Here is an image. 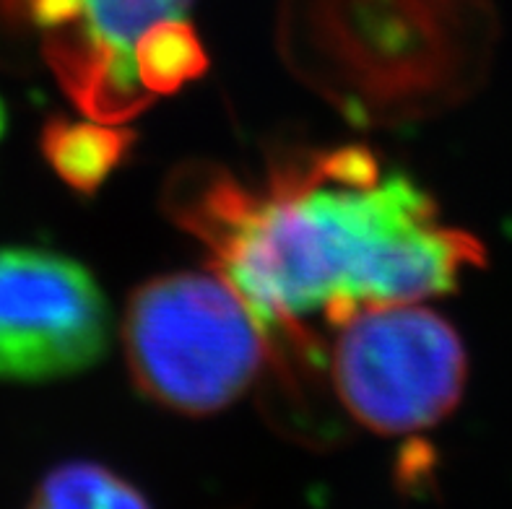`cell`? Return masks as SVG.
I'll return each instance as SVG.
<instances>
[{
    "mask_svg": "<svg viewBox=\"0 0 512 509\" xmlns=\"http://www.w3.org/2000/svg\"><path fill=\"white\" fill-rule=\"evenodd\" d=\"M167 208L214 250L263 330L297 333L318 310L341 325L370 304L442 297L484 263L479 239L442 224L409 174L385 172L357 143L289 154L260 195L206 164L185 167Z\"/></svg>",
    "mask_w": 512,
    "mask_h": 509,
    "instance_id": "obj_1",
    "label": "cell"
},
{
    "mask_svg": "<svg viewBox=\"0 0 512 509\" xmlns=\"http://www.w3.org/2000/svg\"><path fill=\"white\" fill-rule=\"evenodd\" d=\"M123 348L143 398L208 416L253 385L266 361V330L221 273L182 271L130 294Z\"/></svg>",
    "mask_w": 512,
    "mask_h": 509,
    "instance_id": "obj_2",
    "label": "cell"
},
{
    "mask_svg": "<svg viewBox=\"0 0 512 509\" xmlns=\"http://www.w3.org/2000/svg\"><path fill=\"white\" fill-rule=\"evenodd\" d=\"M338 328L333 385L357 424L388 437L411 434L461 403L466 348L442 315L411 302L370 304Z\"/></svg>",
    "mask_w": 512,
    "mask_h": 509,
    "instance_id": "obj_3",
    "label": "cell"
},
{
    "mask_svg": "<svg viewBox=\"0 0 512 509\" xmlns=\"http://www.w3.org/2000/svg\"><path fill=\"white\" fill-rule=\"evenodd\" d=\"M110 330V304L84 265L39 247H0V380L84 372L104 359Z\"/></svg>",
    "mask_w": 512,
    "mask_h": 509,
    "instance_id": "obj_4",
    "label": "cell"
},
{
    "mask_svg": "<svg viewBox=\"0 0 512 509\" xmlns=\"http://www.w3.org/2000/svg\"><path fill=\"white\" fill-rule=\"evenodd\" d=\"M136 136L128 130L99 128L94 123H76L55 117L42 130V154L63 182L78 193H97L128 156Z\"/></svg>",
    "mask_w": 512,
    "mask_h": 509,
    "instance_id": "obj_5",
    "label": "cell"
},
{
    "mask_svg": "<svg viewBox=\"0 0 512 509\" xmlns=\"http://www.w3.org/2000/svg\"><path fill=\"white\" fill-rule=\"evenodd\" d=\"M26 509H154L143 491L112 468L68 460L42 476Z\"/></svg>",
    "mask_w": 512,
    "mask_h": 509,
    "instance_id": "obj_6",
    "label": "cell"
},
{
    "mask_svg": "<svg viewBox=\"0 0 512 509\" xmlns=\"http://www.w3.org/2000/svg\"><path fill=\"white\" fill-rule=\"evenodd\" d=\"M206 52L193 26L182 19L159 21L138 39L136 73L151 97L172 94L206 71Z\"/></svg>",
    "mask_w": 512,
    "mask_h": 509,
    "instance_id": "obj_7",
    "label": "cell"
},
{
    "mask_svg": "<svg viewBox=\"0 0 512 509\" xmlns=\"http://www.w3.org/2000/svg\"><path fill=\"white\" fill-rule=\"evenodd\" d=\"M6 128V110H3V104H0V133Z\"/></svg>",
    "mask_w": 512,
    "mask_h": 509,
    "instance_id": "obj_8",
    "label": "cell"
}]
</instances>
